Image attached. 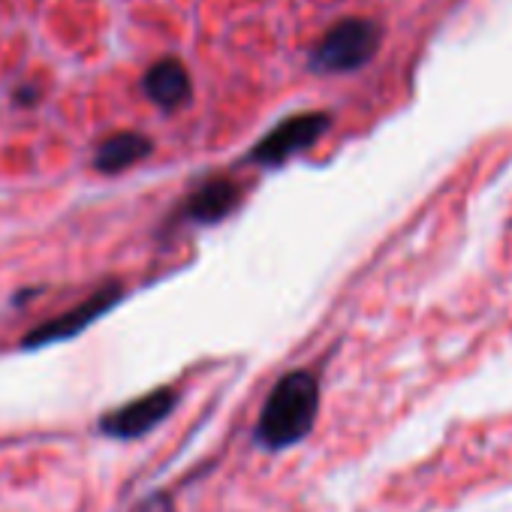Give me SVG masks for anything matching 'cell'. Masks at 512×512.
I'll return each instance as SVG.
<instances>
[{"label":"cell","mask_w":512,"mask_h":512,"mask_svg":"<svg viewBox=\"0 0 512 512\" xmlns=\"http://www.w3.org/2000/svg\"><path fill=\"white\" fill-rule=\"evenodd\" d=\"M241 202V187L232 178H208L205 184H199L187 202L178 211V220L187 223H217L226 214H232Z\"/></svg>","instance_id":"8992f818"},{"label":"cell","mask_w":512,"mask_h":512,"mask_svg":"<svg viewBox=\"0 0 512 512\" xmlns=\"http://www.w3.org/2000/svg\"><path fill=\"white\" fill-rule=\"evenodd\" d=\"M151 154V139L133 130L124 133H112L109 139H103L94 151V169L103 175H118L130 166H136L139 160H145Z\"/></svg>","instance_id":"ba28073f"},{"label":"cell","mask_w":512,"mask_h":512,"mask_svg":"<svg viewBox=\"0 0 512 512\" xmlns=\"http://www.w3.org/2000/svg\"><path fill=\"white\" fill-rule=\"evenodd\" d=\"M332 118L326 112H305V115H293L287 121H281L269 136H263L250 151V163L260 166H281L284 160H290L293 154H302L305 148H311L326 130H329Z\"/></svg>","instance_id":"3957f363"},{"label":"cell","mask_w":512,"mask_h":512,"mask_svg":"<svg viewBox=\"0 0 512 512\" xmlns=\"http://www.w3.org/2000/svg\"><path fill=\"white\" fill-rule=\"evenodd\" d=\"M383 31L371 19H344L326 31L317 43L311 64L320 73H353L362 70L380 49Z\"/></svg>","instance_id":"7a4b0ae2"},{"label":"cell","mask_w":512,"mask_h":512,"mask_svg":"<svg viewBox=\"0 0 512 512\" xmlns=\"http://www.w3.org/2000/svg\"><path fill=\"white\" fill-rule=\"evenodd\" d=\"M121 299H124V287H121V284H106V287L94 290L82 305H76V308L64 311L61 317H55V320H49V323L37 326L31 335H25L22 347L37 350V347H46V344L67 341V338H73V335L85 332V329H88L94 320H100L106 311H112Z\"/></svg>","instance_id":"277c9868"},{"label":"cell","mask_w":512,"mask_h":512,"mask_svg":"<svg viewBox=\"0 0 512 512\" xmlns=\"http://www.w3.org/2000/svg\"><path fill=\"white\" fill-rule=\"evenodd\" d=\"M175 401H178V392L163 386V389H154L124 407H115L112 413H106L100 419V431L109 434V437H118V440H133V437H142L148 434L151 428H157L172 410H175Z\"/></svg>","instance_id":"5b68a950"},{"label":"cell","mask_w":512,"mask_h":512,"mask_svg":"<svg viewBox=\"0 0 512 512\" xmlns=\"http://www.w3.org/2000/svg\"><path fill=\"white\" fill-rule=\"evenodd\" d=\"M142 91L160 109H181L190 100V76L181 61L163 58L145 73Z\"/></svg>","instance_id":"52a82bcc"},{"label":"cell","mask_w":512,"mask_h":512,"mask_svg":"<svg viewBox=\"0 0 512 512\" xmlns=\"http://www.w3.org/2000/svg\"><path fill=\"white\" fill-rule=\"evenodd\" d=\"M320 407V383L311 371H290L284 374L275 389L269 392V401L263 404V413L256 419V443L278 452L299 440H305L314 428Z\"/></svg>","instance_id":"6da1fadb"}]
</instances>
